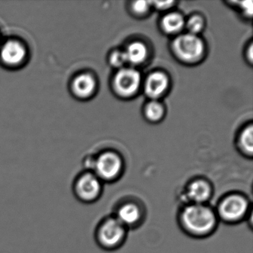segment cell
Segmentation results:
<instances>
[{
	"mask_svg": "<svg viewBox=\"0 0 253 253\" xmlns=\"http://www.w3.org/2000/svg\"><path fill=\"white\" fill-rule=\"evenodd\" d=\"M218 220L215 210L207 204H186L178 214L182 230L193 238L210 236L217 229Z\"/></svg>",
	"mask_w": 253,
	"mask_h": 253,
	"instance_id": "cell-1",
	"label": "cell"
},
{
	"mask_svg": "<svg viewBox=\"0 0 253 253\" xmlns=\"http://www.w3.org/2000/svg\"><path fill=\"white\" fill-rule=\"evenodd\" d=\"M214 210L218 220L229 224L240 223L252 212L251 204L248 198L238 192H232L224 195Z\"/></svg>",
	"mask_w": 253,
	"mask_h": 253,
	"instance_id": "cell-2",
	"label": "cell"
},
{
	"mask_svg": "<svg viewBox=\"0 0 253 253\" xmlns=\"http://www.w3.org/2000/svg\"><path fill=\"white\" fill-rule=\"evenodd\" d=\"M128 229L115 217L109 216L101 220L95 231L97 244L103 250H118L126 239Z\"/></svg>",
	"mask_w": 253,
	"mask_h": 253,
	"instance_id": "cell-3",
	"label": "cell"
},
{
	"mask_svg": "<svg viewBox=\"0 0 253 253\" xmlns=\"http://www.w3.org/2000/svg\"><path fill=\"white\" fill-rule=\"evenodd\" d=\"M103 182L91 171L78 175L72 184L74 195L84 204H92L98 201L103 194Z\"/></svg>",
	"mask_w": 253,
	"mask_h": 253,
	"instance_id": "cell-4",
	"label": "cell"
},
{
	"mask_svg": "<svg viewBox=\"0 0 253 253\" xmlns=\"http://www.w3.org/2000/svg\"><path fill=\"white\" fill-rule=\"evenodd\" d=\"M114 215L127 228L140 226L146 217V209L134 199H126L117 206Z\"/></svg>",
	"mask_w": 253,
	"mask_h": 253,
	"instance_id": "cell-5",
	"label": "cell"
},
{
	"mask_svg": "<svg viewBox=\"0 0 253 253\" xmlns=\"http://www.w3.org/2000/svg\"><path fill=\"white\" fill-rule=\"evenodd\" d=\"M94 174L102 182H113L122 173V161L118 155L106 152L100 155L94 164Z\"/></svg>",
	"mask_w": 253,
	"mask_h": 253,
	"instance_id": "cell-6",
	"label": "cell"
},
{
	"mask_svg": "<svg viewBox=\"0 0 253 253\" xmlns=\"http://www.w3.org/2000/svg\"><path fill=\"white\" fill-rule=\"evenodd\" d=\"M174 48L177 56L186 61H195L204 52L202 41L191 34L178 37L174 41Z\"/></svg>",
	"mask_w": 253,
	"mask_h": 253,
	"instance_id": "cell-7",
	"label": "cell"
},
{
	"mask_svg": "<svg viewBox=\"0 0 253 253\" xmlns=\"http://www.w3.org/2000/svg\"><path fill=\"white\" fill-rule=\"evenodd\" d=\"M212 195V185L206 179H194L186 185L185 196L188 204H207Z\"/></svg>",
	"mask_w": 253,
	"mask_h": 253,
	"instance_id": "cell-8",
	"label": "cell"
},
{
	"mask_svg": "<svg viewBox=\"0 0 253 253\" xmlns=\"http://www.w3.org/2000/svg\"><path fill=\"white\" fill-rule=\"evenodd\" d=\"M140 74L131 69L120 71L115 80L117 91L123 96H130L137 91L140 85Z\"/></svg>",
	"mask_w": 253,
	"mask_h": 253,
	"instance_id": "cell-9",
	"label": "cell"
},
{
	"mask_svg": "<svg viewBox=\"0 0 253 253\" xmlns=\"http://www.w3.org/2000/svg\"><path fill=\"white\" fill-rule=\"evenodd\" d=\"M26 49L18 41H8L4 44L0 51L1 60L9 66L21 64L26 57Z\"/></svg>",
	"mask_w": 253,
	"mask_h": 253,
	"instance_id": "cell-10",
	"label": "cell"
},
{
	"mask_svg": "<svg viewBox=\"0 0 253 253\" xmlns=\"http://www.w3.org/2000/svg\"><path fill=\"white\" fill-rule=\"evenodd\" d=\"M168 86V79L161 72H155L148 78L146 84V92L152 98L160 97Z\"/></svg>",
	"mask_w": 253,
	"mask_h": 253,
	"instance_id": "cell-11",
	"label": "cell"
},
{
	"mask_svg": "<svg viewBox=\"0 0 253 253\" xmlns=\"http://www.w3.org/2000/svg\"><path fill=\"white\" fill-rule=\"evenodd\" d=\"M72 88L78 97H87L94 92L95 81L91 75L84 74L75 78Z\"/></svg>",
	"mask_w": 253,
	"mask_h": 253,
	"instance_id": "cell-12",
	"label": "cell"
},
{
	"mask_svg": "<svg viewBox=\"0 0 253 253\" xmlns=\"http://www.w3.org/2000/svg\"><path fill=\"white\" fill-rule=\"evenodd\" d=\"M124 53L127 62L132 64H140L146 58L147 51L141 42H134L128 47Z\"/></svg>",
	"mask_w": 253,
	"mask_h": 253,
	"instance_id": "cell-13",
	"label": "cell"
},
{
	"mask_svg": "<svg viewBox=\"0 0 253 253\" xmlns=\"http://www.w3.org/2000/svg\"><path fill=\"white\" fill-rule=\"evenodd\" d=\"M184 25L183 18L178 14H169L163 20V27L166 32L170 34L176 33L183 28Z\"/></svg>",
	"mask_w": 253,
	"mask_h": 253,
	"instance_id": "cell-14",
	"label": "cell"
},
{
	"mask_svg": "<svg viewBox=\"0 0 253 253\" xmlns=\"http://www.w3.org/2000/svg\"><path fill=\"white\" fill-rule=\"evenodd\" d=\"M146 115L151 121H158L164 115L163 106L158 102H151L146 106Z\"/></svg>",
	"mask_w": 253,
	"mask_h": 253,
	"instance_id": "cell-15",
	"label": "cell"
},
{
	"mask_svg": "<svg viewBox=\"0 0 253 253\" xmlns=\"http://www.w3.org/2000/svg\"><path fill=\"white\" fill-rule=\"evenodd\" d=\"M241 146L243 149L249 155H252L253 152V130L250 126L243 132L241 138Z\"/></svg>",
	"mask_w": 253,
	"mask_h": 253,
	"instance_id": "cell-16",
	"label": "cell"
},
{
	"mask_svg": "<svg viewBox=\"0 0 253 253\" xmlns=\"http://www.w3.org/2000/svg\"><path fill=\"white\" fill-rule=\"evenodd\" d=\"M187 28L191 35H195V34L198 33L203 28L202 19L199 17H192L188 22Z\"/></svg>",
	"mask_w": 253,
	"mask_h": 253,
	"instance_id": "cell-17",
	"label": "cell"
},
{
	"mask_svg": "<svg viewBox=\"0 0 253 253\" xmlns=\"http://www.w3.org/2000/svg\"><path fill=\"white\" fill-rule=\"evenodd\" d=\"M126 62L125 53L121 52V51H117V52L114 53L111 57V63L116 67L123 66Z\"/></svg>",
	"mask_w": 253,
	"mask_h": 253,
	"instance_id": "cell-18",
	"label": "cell"
},
{
	"mask_svg": "<svg viewBox=\"0 0 253 253\" xmlns=\"http://www.w3.org/2000/svg\"><path fill=\"white\" fill-rule=\"evenodd\" d=\"M149 3V2H146V1H137L133 4V9L138 14H143L147 11Z\"/></svg>",
	"mask_w": 253,
	"mask_h": 253,
	"instance_id": "cell-19",
	"label": "cell"
},
{
	"mask_svg": "<svg viewBox=\"0 0 253 253\" xmlns=\"http://www.w3.org/2000/svg\"><path fill=\"white\" fill-rule=\"evenodd\" d=\"M244 11L249 15H252L253 14V2L252 1H247V2H241Z\"/></svg>",
	"mask_w": 253,
	"mask_h": 253,
	"instance_id": "cell-20",
	"label": "cell"
},
{
	"mask_svg": "<svg viewBox=\"0 0 253 253\" xmlns=\"http://www.w3.org/2000/svg\"><path fill=\"white\" fill-rule=\"evenodd\" d=\"M154 3L155 4L158 8H166L167 7L169 6L171 4L173 3V2H169V1H167V2H155Z\"/></svg>",
	"mask_w": 253,
	"mask_h": 253,
	"instance_id": "cell-21",
	"label": "cell"
}]
</instances>
